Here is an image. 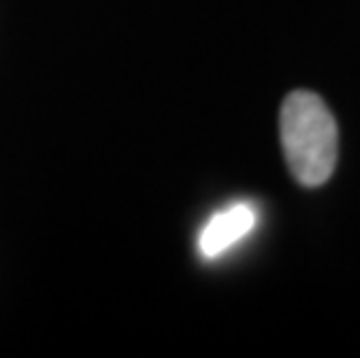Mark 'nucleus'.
<instances>
[{
	"label": "nucleus",
	"mask_w": 360,
	"mask_h": 358,
	"mask_svg": "<svg viewBox=\"0 0 360 358\" xmlns=\"http://www.w3.org/2000/svg\"><path fill=\"white\" fill-rule=\"evenodd\" d=\"M279 135L288 170L300 186L316 188L333 177L337 165V121L323 98L297 89L279 112Z\"/></svg>",
	"instance_id": "obj_1"
},
{
	"label": "nucleus",
	"mask_w": 360,
	"mask_h": 358,
	"mask_svg": "<svg viewBox=\"0 0 360 358\" xmlns=\"http://www.w3.org/2000/svg\"><path fill=\"white\" fill-rule=\"evenodd\" d=\"M256 224V212L247 203H237L233 207L219 212L200 233L202 256L214 258L231 249L237 240H242Z\"/></svg>",
	"instance_id": "obj_2"
}]
</instances>
